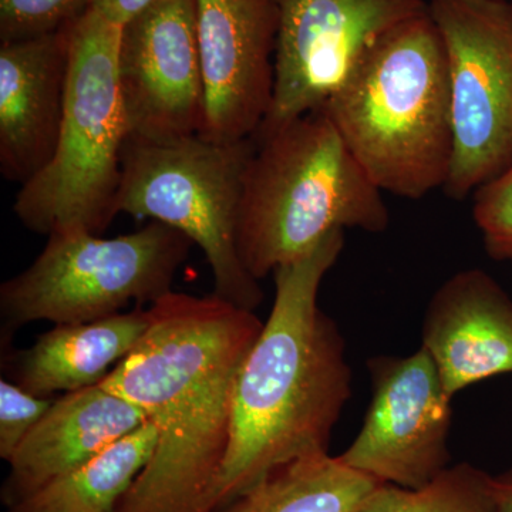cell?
Wrapping results in <instances>:
<instances>
[{
  "label": "cell",
  "mask_w": 512,
  "mask_h": 512,
  "mask_svg": "<svg viewBox=\"0 0 512 512\" xmlns=\"http://www.w3.org/2000/svg\"><path fill=\"white\" fill-rule=\"evenodd\" d=\"M148 311L147 332L100 383L157 431L153 456L116 512H214L235 382L264 322L215 293L170 292Z\"/></svg>",
  "instance_id": "cell-1"
},
{
  "label": "cell",
  "mask_w": 512,
  "mask_h": 512,
  "mask_svg": "<svg viewBox=\"0 0 512 512\" xmlns=\"http://www.w3.org/2000/svg\"><path fill=\"white\" fill-rule=\"evenodd\" d=\"M338 229L291 264L275 269L271 315L239 369L231 440L212 491L218 511L298 458L328 454L352 397V369L335 320L319 308L323 278L338 262Z\"/></svg>",
  "instance_id": "cell-2"
},
{
  "label": "cell",
  "mask_w": 512,
  "mask_h": 512,
  "mask_svg": "<svg viewBox=\"0 0 512 512\" xmlns=\"http://www.w3.org/2000/svg\"><path fill=\"white\" fill-rule=\"evenodd\" d=\"M379 190L420 200L453 161L446 50L429 10L384 36L322 107Z\"/></svg>",
  "instance_id": "cell-3"
},
{
  "label": "cell",
  "mask_w": 512,
  "mask_h": 512,
  "mask_svg": "<svg viewBox=\"0 0 512 512\" xmlns=\"http://www.w3.org/2000/svg\"><path fill=\"white\" fill-rule=\"evenodd\" d=\"M238 212V249L256 281L311 252L338 229L380 234L383 191L346 147L325 110L255 134Z\"/></svg>",
  "instance_id": "cell-4"
},
{
  "label": "cell",
  "mask_w": 512,
  "mask_h": 512,
  "mask_svg": "<svg viewBox=\"0 0 512 512\" xmlns=\"http://www.w3.org/2000/svg\"><path fill=\"white\" fill-rule=\"evenodd\" d=\"M121 26L89 8L70 29L66 109L49 164L20 185L13 211L36 234L101 235L117 214L130 128L119 80Z\"/></svg>",
  "instance_id": "cell-5"
},
{
  "label": "cell",
  "mask_w": 512,
  "mask_h": 512,
  "mask_svg": "<svg viewBox=\"0 0 512 512\" xmlns=\"http://www.w3.org/2000/svg\"><path fill=\"white\" fill-rule=\"evenodd\" d=\"M254 150V137L221 143L200 134L168 141L128 136L117 195V214L150 218L190 238L207 258L215 295L252 312L264 291L239 255L238 212Z\"/></svg>",
  "instance_id": "cell-6"
},
{
  "label": "cell",
  "mask_w": 512,
  "mask_h": 512,
  "mask_svg": "<svg viewBox=\"0 0 512 512\" xmlns=\"http://www.w3.org/2000/svg\"><path fill=\"white\" fill-rule=\"evenodd\" d=\"M194 242L151 221L133 234L101 238L86 231L50 235L42 254L0 286L2 335L29 323H86L154 303L173 292Z\"/></svg>",
  "instance_id": "cell-7"
},
{
  "label": "cell",
  "mask_w": 512,
  "mask_h": 512,
  "mask_svg": "<svg viewBox=\"0 0 512 512\" xmlns=\"http://www.w3.org/2000/svg\"><path fill=\"white\" fill-rule=\"evenodd\" d=\"M446 50L453 161L444 191L466 200L512 165V0H429Z\"/></svg>",
  "instance_id": "cell-8"
},
{
  "label": "cell",
  "mask_w": 512,
  "mask_h": 512,
  "mask_svg": "<svg viewBox=\"0 0 512 512\" xmlns=\"http://www.w3.org/2000/svg\"><path fill=\"white\" fill-rule=\"evenodd\" d=\"M278 32L271 107L255 134L322 109L375 49L427 0H275Z\"/></svg>",
  "instance_id": "cell-9"
},
{
  "label": "cell",
  "mask_w": 512,
  "mask_h": 512,
  "mask_svg": "<svg viewBox=\"0 0 512 512\" xmlns=\"http://www.w3.org/2000/svg\"><path fill=\"white\" fill-rule=\"evenodd\" d=\"M372 399L339 460L382 484L420 488L450 467L453 399L426 349L367 362Z\"/></svg>",
  "instance_id": "cell-10"
},
{
  "label": "cell",
  "mask_w": 512,
  "mask_h": 512,
  "mask_svg": "<svg viewBox=\"0 0 512 512\" xmlns=\"http://www.w3.org/2000/svg\"><path fill=\"white\" fill-rule=\"evenodd\" d=\"M119 80L131 137L168 141L201 133L197 0H154L121 26Z\"/></svg>",
  "instance_id": "cell-11"
},
{
  "label": "cell",
  "mask_w": 512,
  "mask_h": 512,
  "mask_svg": "<svg viewBox=\"0 0 512 512\" xmlns=\"http://www.w3.org/2000/svg\"><path fill=\"white\" fill-rule=\"evenodd\" d=\"M205 84L201 137L221 143L255 136L275 83V0H197Z\"/></svg>",
  "instance_id": "cell-12"
},
{
  "label": "cell",
  "mask_w": 512,
  "mask_h": 512,
  "mask_svg": "<svg viewBox=\"0 0 512 512\" xmlns=\"http://www.w3.org/2000/svg\"><path fill=\"white\" fill-rule=\"evenodd\" d=\"M72 25L0 43V173L10 183H28L55 154L66 109Z\"/></svg>",
  "instance_id": "cell-13"
},
{
  "label": "cell",
  "mask_w": 512,
  "mask_h": 512,
  "mask_svg": "<svg viewBox=\"0 0 512 512\" xmlns=\"http://www.w3.org/2000/svg\"><path fill=\"white\" fill-rule=\"evenodd\" d=\"M421 348L451 399L471 384L512 373V299L483 269L437 289L424 315Z\"/></svg>",
  "instance_id": "cell-14"
},
{
  "label": "cell",
  "mask_w": 512,
  "mask_h": 512,
  "mask_svg": "<svg viewBox=\"0 0 512 512\" xmlns=\"http://www.w3.org/2000/svg\"><path fill=\"white\" fill-rule=\"evenodd\" d=\"M147 421L136 404L101 384L64 394L8 461L3 505L12 507L82 467Z\"/></svg>",
  "instance_id": "cell-15"
},
{
  "label": "cell",
  "mask_w": 512,
  "mask_h": 512,
  "mask_svg": "<svg viewBox=\"0 0 512 512\" xmlns=\"http://www.w3.org/2000/svg\"><path fill=\"white\" fill-rule=\"evenodd\" d=\"M150 322V311L138 306L93 322L55 325L13 356L10 376L39 397L96 386L133 352Z\"/></svg>",
  "instance_id": "cell-16"
},
{
  "label": "cell",
  "mask_w": 512,
  "mask_h": 512,
  "mask_svg": "<svg viewBox=\"0 0 512 512\" xmlns=\"http://www.w3.org/2000/svg\"><path fill=\"white\" fill-rule=\"evenodd\" d=\"M328 454L298 458L215 512H355L380 485Z\"/></svg>",
  "instance_id": "cell-17"
},
{
  "label": "cell",
  "mask_w": 512,
  "mask_h": 512,
  "mask_svg": "<svg viewBox=\"0 0 512 512\" xmlns=\"http://www.w3.org/2000/svg\"><path fill=\"white\" fill-rule=\"evenodd\" d=\"M156 444V427L147 421L82 467L12 505L8 512H116Z\"/></svg>",
  "instance_id": "cell-18"
},
{
  "label": "cell",
  "mask_w": 512,
  "mask_h": 512,
  "mask_svg": "<svg viewBox=\"0 0 512 512\" xmlns=\"http://www.w3.org/2000/svg\"><path fill=\"white\" fill-rule=\"evenodd\" d=\"M355 512H495L494 477L456 464L420 488L377 485Z\"/></svg>",
  "instance_id": "cell-19"
},
{
  "label": "cell",
  "mask_w": 512,
  "mask_h": 512,
  "mask_svg": "<svg viewBox=\"0 0 512 512\" xmlns=\"http://www.w3.org/2000/svg\"><path fill=\"white\" fill-rule=\"evenodd\" d=\"M92 0H0V43L57 32L76 22Z\"/></svg>",
  "instance_id": "cell-20"
},
{
  "label": "cell",
  "mask_w": 512,
  "mask_h": 512,
  "mask_svg": "<svg viewBox=\"0 0 512 512\" xmlns=\"http://www.w3.org/2000/svg\"><path fill=\"white\" fill-rule=\"evenodd\" d=\"M473 218L487 254L512 266V165L473 194Z\"/></svg>",
  "instance_id": "cell-21"
},
{
  "label": "cell",
  "mask_w": 512,
  "mask_h": 512,
  "mask_svg": "<svg viewBox=\"0 0 512 512\" xmlns=\"http://www.w3.org/2000/svg\"><path fill=\"white\" fill-rule=\"evenodd\" d=\"M55 403L50 397L26 392L10 380H0V458L9 461L30 431Z\"/></svg>",
  "instance_id": "cell-22"
},
{
  "label": "cell",
  "mask_w": 512,
  "mask_h": 512,
  "mask_svg": "<svg viewBox=\"0 0 512 512\" xmlns=\"http://www.w3.org/2000/svg\"><path fill=\"white\" fill-rule=\"evenodd\" d=\"M153 2L154 0H92L90 8L110 22L124 26Z\"/></svg>",
  "instance_id": "cell-23"
},
{
  "label": "cell",
  "mask_w": 512,
  "mask_h": 512,
  "mask_svg": "<svg viewBox=\"0 0 512 512\" xmlns=\"http://www.w3.org/2000/svg\"><path fill=\"white\" fill-rule=\"evenodd\" d=\"M495 512H512V470L494 477Z\"/></svg>",
  "instance_id": "cell-24"
}]
</instances>
